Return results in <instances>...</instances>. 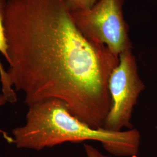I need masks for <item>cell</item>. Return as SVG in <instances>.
<instances>
[{"label": "cell", "mask_w": 157, "mask_h": 157, "mask_svg": "<svg viewBox=\"0 0 157 157\" xmlns=\"http://www.w3.org/2000/svg\"><path fill=\"white\" fill-rule=\"evenodd\" d=\"M8 73L28 107L58 99L93 128L111 105L108 82L119 57L87 37L66 0H7Z\"/></svg>", "instance_id": "obj_1"}, {"label": "cell", "mask_w": 157, "mask_h": 157, "mask_svg": "<svg viewBox=\"0 0 157 157\" xmlns=\"http://www.w3.org/2000/svg\"><path fill=\"white\" fill-rule=\"evenodd\" d=\"M12 139L19 148L39 151L66 142L97 141L111 154L137 157L140 142L135 129L112 132L94 129L75 117L67 105L58 99H49L29 107L26 123L12 130Z\"/></svg>", "instance_id": "obj_2"}, {"label": "cell", "mask_w": 157, "mask_h": 157, "mask_svg": "<svg viewBox=\"0 0 157 157\" xmlns=\"http://www.w3.org/2000/svg\"><path fill=\"white\" fill-rule=\"evenodd\" d=\"M124 0H100L89 10L70 9L80 31L90 40L107 46L118 56L132 49L129 26L124 18Z\"/></svg>", "instance_id": "obj_3"}, {"label": "cell", "mask_w": 157, "mask_h": 157, "mask_svg": "<svg viewBox=\"0 0 157 157\" xmlns=\"http://www.w3.org/2000/svg\"><path fill=\"white\" fill-rule=\"evenodd\" d=\"M144 87L132 49L122 52L109 78L111 105L102 128L112 132L133 129L130 121L133 108Z\"/></svg>", "instance_id": "obj_4"}, {"label": "cell", "mask_w": 157, "mask_h": 157, "mask_svg": "<svg viewBox=\"0 0 157 157\" xmlns=\"http://www.w3.org/2000/svg\"><path fill=\"white\" fill-rule=\"evenodd\" d=\"M7 0H0V53L4 56L6 61H9L8 44L6 36L5 18Z\"/></svg>", "instance_id": "obj_5"}, {"label": "cell", "mask_w": 157, "mask_h": 157, "mask_svg": "<svg viewBox=\"0 0 157 157\" xmlns=\"http://www.w3.org/2000/svg\"><path fill=\"white\" fill-rule=\"evenodd\" d=\"M0 81L2 86V95H4L7 101L12 104L17 101L16 91L14 90L8 72L5 70L2 63L0 61Z\"/></svg>", "instance_id": "obj_6"}, {"label": "cell", "mask_w": 157, "mask_h": 157, "mask_svg": "<svg viewBox=\"0 0 157 157\" xmlns=\"http://www.w3.org/2000/svg\"><path fill=\"white\" fill-rule=\"evenodd\" d=\"M70 9L89 10L93 8L100 0H66Z\"/></svg>", "instance_id": "obj_7"}, {"label": "cell", "mask_w": 157, "mask_h": 157, "mask_svg": "<svg viewBox=\"0 0 157 157\" xmlns=\"http://www.w3.org/2000/svg\"><path fill=\"white\" fill-rule=\"evenodd\" d=\"M84 148L87 157H111L102 154L101 152L98 151L95 147L89 144H85Z\"/></svg>", "instance_id": "obj_8"}, {"label": "cell", "mask_w": 157, "mask_h": 157, "mask_svg": "<svg viewBox=\"0 0 157 157\" xmlns=\"http://www.w3.org/2000/svg\"><path fill=\"white\" fill-rule=\"evenodd\" d=\"M6 102H7V100H6V97H4V95H3L2 94L0 95V106L5 104ZM0 133H2V135H4V136L6 138V140L9 141L10 143H12L13 142L12 137L8 136L4 131H2V130L0 129Z\"/></svg>", "instance_id": "obj_9"}]
</instances>
